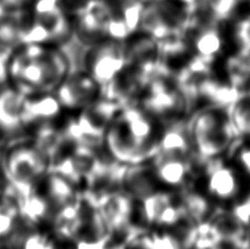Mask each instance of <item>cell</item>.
<instances>
[{"mask_svg":"<svg viewBox=\"0 0 250 249\" xmlns=\"http://www.w3.org/2000/svg\"><path fill=\"white\" fill-rule=\"evenodd\" d=\"M247 95H249V96H250V89H249V91H248V93H247Z\"/></svg>","mask_w":250,"mask_h":249,"instance_id":"28","label":"cell"},{"mask_svg":"<svg viewBox=\"0 0 250 249\" xmlns=\"http://www.w3.org/2000/svg\"><path fill=\"white\" fill-rule=\"evenodd\" d=\"M128 64V52L121 41L106 39L95 43L86 59L87 73L96 79L100 86L114 81Z\"/></svg>","mask_w":250,"mask_h":249,"instance_id":"5","label":"cell"},{"mask_svg":"<svg viewBox=\"0 0 250 249\" xmlns=\"http://www.w3.org/2000/svg\"><path fill=\"white\" fill-rule=\"evenodd\" d=\"M205 189L212 199L220 202L234 201L242 192L238 170L218 159L209 161L205 173Z\"/></svg>","mask_w":250,"mask_h":249,"instance_id":"7","label":"cell"},{"mask_svg":"<svg viewBox=\"0 0 250 249\" xmlns=\"http://www.w3.org/2000/svg\"><path fill=\"white\" fill-rule=\"evenodd\" d=\"M157 149L159 155L187 157L192 149L190 132L179 124L172 125L165 131L162 139L157 142Z\"/></svg>","mask_w":250,"mask_h":249,"instance_id":"11","label":"cell"},{"mask_svg":"<svg viewBox=\"0 0 250 249\" xmlns=\"http://www.w3.org/2000/svg\"><path fill=\"white\" fill-rule=\"evenodd\" d=\"M179 1L184 4L186 9L188 10H192V11H196L198 9L201 7L203 0H179Z\"/></svg>","mask_w":250,"mask_h":249,"instance_id":"24","label":"cell"},{"mask_svg":"<svg viewBox=\"0 0 250 249\" xmlns=\"http://www.w3.org/2000/svg\"><path fill=\"white\" fill-rule=\"evenodd\" d=\"M229 115L236 134L250 139V96H239L229 106Z\"/></svg>","mask_w":250,"mask_h":249,"instance_id":"15","label":"cell"},{"mask_svg":"<svg viewBox=\"0 0 250 249\" xmlns=\"http://www.w3.org/2000/svg\"><path fill=\"white\" fill-rule=\"evenodd\" d=\"M3 137H4V136L2 135V133L0 132V140H2V141H3Z\"/></svg>","mask_w":250,"mask_h":249,"instance_id":"27","label":"cell"},{"mask_svg":"<svg viewBox=\"0 0 250 249\" xmlns=\"http://www.w3.org/2000/svg\"><path fill=\"white\" fill-rule=\"evenodd\" d=\"M146 110L156 115L172 114L182 104L179 93L165 84L163 81H155L150 84L145 99Z\"/></svg>","mask_w":250,"mask_h":249,"instance_id":"10","label":"cell"},{"mask_svg":"<svg viewBox=\"0 0 250 249\" xmlns=\"http://www.w3.org/2000/svg\"><path fill=\"white\" fill-rule=\"evenodd\" d=\"M240 0H209V13L215 23L226 21L234 15Z\"/></svg>","mask_w":250,"mask_h":249,"instance_id":"18","label":"cell"},{"mask_svg":"<svg viewBox=\"0 0 250 249\" xmlns=\"http://www.w3.org/2000/svg\"><path fill=\"white\" fill-rule=\"evenodd\" d=\"M102 87L90 74L68 75L54 92L62 109L70 112H82L96 104Z\"/></svg>","mask_w":250,"mask_h":249,"instance_id":"6","label":"cell"},{"mask_svg":"<svg viewBox=\"0 0 250 249\" xmlns=\"http://www.w3.org/2000/svg\"><path fill=\"white\" fill-rule=\"evenodd\" d=\"M69 75V61L60 46L23 43L13 50L9 84L24 95L54 93Z\"/></svg>","mask_w":250,"mask_h":249,"instance_id":"1","label":"cell"},{"mask_svg":"<svg viewBox=\"0 0 250 249\" xmlns=\"http://www.w3.org/2000/svg\"><path fill=\"white\" fill-rule=\"evenodd\" d=\"M154 123L147 112L129 109L119 114L106 128V144L112 156L125 164H138L157 149Z\"/></svg>","mask_w":250,"mask_h":249,"instance_id":"2","label":"cell"},{"mask_svg":"<svg viewBox=\"0 0 250 249\" xmlns=\"http://www.w3.org/2000/svg\"><path fill=\"white\" fill-rule=\"evenodd\" d=\"M4 154L3 168L13 185L19 188H31L41 181L47 171L46 158L41 149L32 145L13 146Z\"/></svg>","mask_w":250,"mask_h":249,"instance_id":"4","label":"cell"},{"mask_svg":"<svg viewBox=\"0 0 250 249\" xmlns=\"http://www.w3.org/2000/svg\"><path fill=\"white\" fill-rule=\"evenodd\" d=\"M138 1H141L145 4H148V3H155V2H162L164 0H138Z\"/></svg>","mask_w":250,"mask_h":249,"instance_id":"26","label":"cell"},{"mask_svg":"<svg viewBox=\"0 0 250 249\" xmlns=\"http://www.w3.org/2000/svg\"><path fill=\"white\" fill-rule=\"evenodd\" d=\"M4 154H6V148L3 147V141L0 140V171H1V169L3 168Z\"/></svg>","mask_w":250,"mask_h":249,"instance_id":"25","label":"cell"},{"mask_svg":"<svg viewBox=\"0 0 250 249\" xmlns=\"http://www.w3.org/2000/svg\"><path fill=\"white\" fill-rule=\"evenodd\" d=\"M225 68L233 87L243 86L250 79V54L239 51L227 60Z\"/></svg>","mask_w":250,"mask_h":249,"instance_id":"16","label":"cell"},{"mask_svg":"<svg viewBox=\"0 0 250 249\" xmlns=\"http://www.w3.org/2000/svg\"><path fill=\"white\" fill-rule=\"evenodd\" d=\"M193 45L196 56L208 62H212L222 52L224 41H223L222 34L217 28L214 25H209L196 34Z\"/></svg>","mask_w":250,"mask_h":249,"instance_id":"12","label":"cell"},{"mask_svg":"<svg viewBox=\"0 0 250 249\" xmlns=\"http://www.w3.org/2000/svg\"><path fill=\"white\" fill-rule=\"evenodd\" d=\"M211 225L221 241L239 244L240 241L246 236L245 224L234 213L217 215L213 220Z\"/></svg>","mask_w":250,"mask_h":249,"instance_id":"13","label":"cell"},{"mask_svg":"<svg viewBox=\"0 0 250 249\" xmlns=\"http://www.w3.org/2000/svg\"><path fill=\"white\" fill-rule=\"evenodd\" d=\"M26 101L28 95L10 84L0 88V132L3 136L26 128Z\"/></svg>","mask_w":250,"mask_h":249,"instance_id":"8","label":"cell"},{"mask_svg":"<svg viewBox=\"0 0 250 249\" xmlns=\"http://www.w3.org/2000/svg\"><path fill=\"white\" fill-rule=\"evenodd\" d=\"M19 249H60V246L50 235L39 232L30 234Z\"/></svg>","mask_w":250,"mask_h":249,"instance_id":"20","label":"cell"},{"mask_svg":"<svg viewBox=\"0 0 250 249\" xmlns=\"http://www.w3.org/2000/svg\"><path fill=\"white\" fill-rule=\"evenodd\" d=\"M234 33L238 51L250 54V15L237 22Z\"/></svg>","mask_w":250,"mask_h":249,"instance_id":"21","label":"cell"},{"mask_svg":"<svg viewBox=\"0 0 250 249\" xmlns=\"http://www.w3.org/2000/svg\"><path fill=\"white\" fill-rule=\"evenodd\" d=\"M189 132L192 148L201 159L208 162L229 149L236 134L229 111H224L222 106L199 111L192 120Z\"/></svg>","mask_w":250,"mask_h":249,"instance_id":"3","label":"cell"},{"mask_svg":"<svg viewBox=\"0 0 250 249\" xmlns=\"http://www.w3.org/2000/svg\"><path fill=\"white\" fill-rule=\"evenodd\" d=\"M144 8L145 3L138 1V0H133V1L124 6L121 18L124 20L125 24L127 25L131 33H134L137 30H140L142 15L143 11H144Z\"/></svg>","mask_w":250,"mask_h":249,"instance_id":"19","label":"cell"},{"mask_svg":"<svg viewBox=\"0 0 250 249\" xmlns=\"http://www.w3.org/2000/svg\"><path fill=\"white\" fill-rule=\"evenodd\" d=\"M16 46L0 41V88L9 84V67Z\"/></svg>","mask_w":250,"mask_h":249,"instance_id":"22","label":"cell"},{"mask_svg":"<svg viewBox=\"0 0 250 249\" xmlns=\"http://www.w3.org/2000/svg\"><path fill=\"white\" fill-rule=\"evenodd\" d=\"M182 211H185L195 222H202L209 211L208 199L195 192H189L185 195L182 203Z\"/></svg>","mask_w":250,"mask_h":249,"instance_id":"17","label":"cell"},{"mask_svg":"<svg viewBox=\"0 0 250 249\" xmlns=\"http://www.w3.org/2000/svg\"><path fill=\"white\" fill-rule=\"evenodd\" d=\"M235 165L245 176L250 177V142L242 143L235 147Z\"/></svg>","mask_w":250,"mask_h":249,"instance_id":"23","label":"cell"},{"mask_svg":"<svg viewBox=\"0 0 250 249\" xmlns=\"http://www.w3.org/2000/svg\"><path fill=\"white\" fill-rule=\"evenodd\" d=\"M154 173L158 184L169 188H179L190 177L191 165L187 161V157L158 155Z\"/></svg>","mask_w":250,"mask_h":249,"instance_id":"9","label":"cell"},{"mask_svg":"<svg viewBox=\"0 0 250 249\" xmlns=\"http://www.w3.org/2000/svg\"><path fill=\"white\" fill-rule=\"evenodd\" d=\"M20 204L6 194H0V241L10 237L20 219Z\"/></svg>","mask_w":250,"mask_h":249,"instance_id":"14","label":"cell"}]
</instances>
